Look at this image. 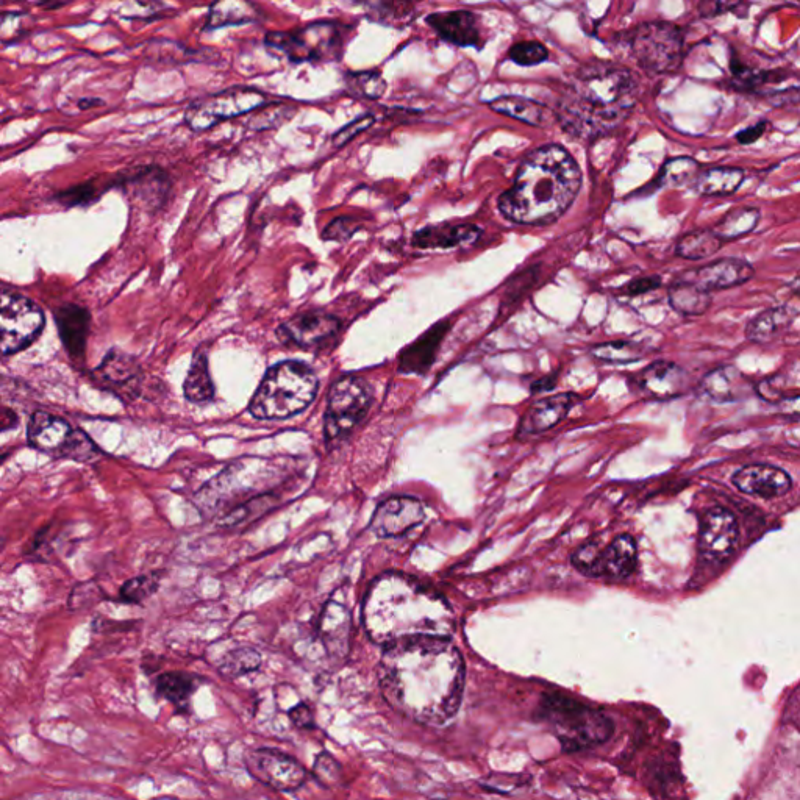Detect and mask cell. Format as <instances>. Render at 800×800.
<instances>
[{
    "instance_id": "60d3db41",
    "label": "cell",
    "mask_w": 800,
    "mask_h": 800,
    "mask_svg": "<svg viewBox=\"0 0 800 800\" xmlns=\"http://www.w3.org/2000/svg\"><path fill=\"white\" fill-rule=\"evenodd\" d=\"M261 666V655L252 647H240V649L230 650L229 654L222 658L219 665V672L224 677L236 679L241 675L250 674L257 671Z\"/></svg>"
},
{
    "instance_id": "816d5d0a",
    "label": "cell",
    "mask_w": 800,
    "mask_h": 800,
    "mask_svg": "<svg viewBox=\"0 0 800 800\" xmlns=\"http://www.w3.org/2000/svg\"><path fill=\"white\" fill-rule=\"evenodd\" d=\"M290 721L293 722L299 729H313L315 727V718H313V711L307 704H296L288 711Z\"/></svg>"
},
{
    "instance_id": "5b68a950",
    "label": "cell",
    "mask_w": 800,
    "mask_h": 800,
    "mask_svg": "<svg viewBox=\"0 0 800 800\" xmlns=\"http://www.w3.org/2000/svg\"><path fill=\"white\" fill-rule=\"evenodd\" d=\"M318 393V377L300 361H282L268 369L250 400L249 411L257 419L291 418L304 411Z\"/></svg>"
},
{
    "instance_id": "52a82bcc",
    "label": "cell",
    "mask_w": 800,
    "mask_h": 800,
    "mask_svg": "<svg viewBox=\"0 0 800 800\" xmlns=\"http://www.w3.org/2000/svg\"><path fill=\"white\" fill-rule=\"evenodd\" d=\"M629 44L633 58L649 74H669L682 66L685 33L672 22L652 21L638 25L630 33Z\"/></svg>"
},
{
    "instance_id": "ba28073f",
    "label": "cell",
    "mask_w": 800,
    "mask_h": 800,
    "mask_svg": "<svg viewBox=\"0 0 800 800\" xmlns=\"http://www.w3.org/2000/svg\"><path fill=\"white\" fill-rule=\"evenodd\" d=\"M372 404L371 386L360 377H343L332 386L325 411L324 432L327 443L344 440L368 415Z\"/></svg>"
},
{
    "instance_id": "d590c367",
    "label": "cell",
    "mask_w": 800,
    "mask_h": 800,
    "mask_svg": "<svg viewBox=\"0 0 800 800\" xmlns=\"http://www.w3.org/2000/svg\"><path fill=\"white\" fill-rule=\"evenodd\" d=\"M724 246L711 229H697L685 235L675 244V255L683 260L699 261L718 254Z\"/></svg>"
},
{
    "instance_id": "8fae6325",
    "label": "cell",
    "mask_w": 800,
    "mask_h": 800,
    "mask_svg": "<svg viewBox=\"0 0 800 800\" xmlns=\"http://www.w3.org/2000/svg\"><path fill=\"white\" fill-rule=\"evenodd\" d=\"M638 549L630 535L618 536L605 549L599 544L588 543L572 555V565L588 577H604L608 580H624L635 571Z\"/></svg>"
},
{
    "instance_id": "1f68e13d",
    "label": "cell",
    "mask_w": 800,
    "mask_h": 800,
    "mask_svg": "<svg viewBox=\"0 0 800 800\" xmlns=\"http://www.w3.org/2000/svg\"><path fill=\"white\" fill-rule=\"evenodd\" d=\"M490 107L500 115L518 119L525 124L544 127L552 119V111L536 100L518 96H504L491 102Z\"/></svg>"
},
{
    "instance_id": "8d00e7d4",
    "label": "cell",
    "mask_w": 800,
    "mask_h": 800,
    "mask_svg": "<svg viewBox=\"0 0 800 800\" xmlns=\"http://www.w3.org/2000/svg\"><path fill=\"white\" fill-rule=\"evenodd\" d=\"M183 391H185L186 399L194 404H204L215 396V385L211 382L208 360L204 352H197L194 355L190 372L186 375Z\"/></svg>"
},
{
    "instance_id": "8992f818",
    "label": "cell",
    "mask_w": 800,
    "mask_h": 800,
    "mask_svg": "<svg viewBox=\"0 0 800 800\" xmlns=\"http://www.w3.org/2000/svg\"><path fill=\"white\" fill-rule=\"evenodd\" d=\"M536 716L554 732L566 752L599 746L615 730L604 713L561 693L544 694Z\"/></svg>"
},
{
    "instance_id": "83f0119b",
    "label": "cell",
    "mask_w": 800,
    "mask_h": 800,
    "mask_svg": "<svg viewBox=\"0 0 800 800\" xmlns=\"http://www.w3.org/2000/svg\"><path fill=\"white\" fill-rule=\"evenodd\" d=\"M749 388L750 382L746 379V375L733 366L715 369L702 380L704 393L719 402L741 399L749 393Z\"/></svg>"
},
{
    "instance_id": "ac0fdd59",
    "label": "cell",
    "mask_w": 800,
    "mask_h": 800,
    "mask_svg": "<svg viewBox=\"0 0 800 800\" xmlns=\"http://www.w3.org/2000/svg\"><path fill=\"white\" fill-rule=\"evenodd\" d=\"M424 519V507L413 497H391L372 516L371 529L380 538H393L407 533Z\"/></svg>"
},
{
    "instance_id": "b9f144b4",
    "label": "cell",
    "mask_w": 800,
    "mask_h": 800,
    "mask_svg": "<svg viewBox=\"0 0 800 800\" xmlns=\"http://www.w3.org/2000/svg\"><path fill=\"white\" fill-rule=\"evenodd\" d=\"M347 90L363 99L377 100L385 94L386 82L379 72H350L346 77Z\"/></svg>"
},
{
    "instance_id": "30bf717a",
    "label": "cell",
    "mask_w": 800,
    "mask_h": 800,
    "mask_svg": "<svg viewBox=\"0 0 800 800\" xmlns=\"http://www.w3.org/2000/svg\"><path fill=\"white\" fill-rule=\"evenodd\" d=\"M29 441L35 449L57 457L88 461L97 455L93 441L79 429H72L65 419L36 411L29 422Z\"/></svg>"
},
{
    "instance_id": "6da1fadb",
    "label": "cell",
    "mask_w": 800,
    "mask_h": 800,
    "mask_svg": "<svg viewBox=\"0 0 800 800\" xmlns=\"http://www.w3.org/2000/svg\"><path fill=\"white\" fill-rule=\"evenodd\" d=\"M380 686L386 702L402 715L443 725L460 710L465 661L449 638L397 641L383 650Z\"/></svg>"
},
{
    "instance_id": "bcb514c9",
    "label": "cell",
    "mask_w": 800,
    "mask_h": 800,
    "mask_svg": "<svg viewBox=\"0 0 800 800\" xmlns=\"http://www.w3.org/2000/svg\"><path fill=\"white\" fill-rule=\"evenodd\" d=\"M313 775L321 785L332 786L340 782L341 779V766L332 755L327 752H322L316 758L315 768H313Z\"/></svg>"
},
{
    "instance_id": "d4e9b609",
    "label": "cell",
    "mask_w": 800,
    "mask_h": 800,
    "mask_svg": "<svg viewBox=\"0 0 800 800\" xmlns=\"http://www.w3.org/2000/svg\"><path fill=\"white\" fill-rule=\"evenodd\" d=\"M55 322L61 343L72 358L85 354L86 340L90 333L91 316L88 310L80 305L65 304L55 310Z\"/></svg>"
},
{
    "instance_id": "836d02e7",
    "label": "cell",
    "mask_w": 800,
    "mask_h": 800,
    "mask_svg": "<svg viewBox=\"0 0 800 800\" xmlns=\"http://www.w3.org/2000/svg\"><path fill=\"white\" fill-rule=\"evenodd\" d=\"M760 219L761 211L758 208H733L711 230L715 232L722 243H730V241L741 240L744 236L754 232Z\"/></svg>"
},
{
    "instance_id": "d6986e66",
    "label": "cell",
    "mask_w": 800,
    "mask_h": 800,
    "mask_svg": "<svg viewBox=\"0 0 800 800\" xmlns=\"http://www.w3.org/2000/svg\"><path fill=\"white\" fill-rule=\"evenodd\" d=\"M733 485L750 496L772 499L788 493L793 486L788 472L771 465H750L733 475Z\"/></svg>"
},
{
    "instance_id": "7dc6e473",
    "label": "cell",
    "mask_w": 800,
    "mask_h": 800,
    "mask_svg": "<svg viewBox=\"0 0 800 800\" xmlns=\"http://www.w3.org/2000/svg\"><path fill=\"white\" fill-rule=\"evenodd\" d=\"M360 225L354 218H338L327 225L322 236L327 241H344L349 240L350 236L354 235Z\"/></svg>"
},
{
    "instance_id": "7c38bea8",
    "label": "cell",
    "mask_w": 800,
    "mask_h": 800,
    "mask_svg": "<svg viewBox=\"0 0 800 800\" xmlns=\"http://www.w3.org/2000/svg\"><path fill=\"white\" fill-rule=\"evenodd\" d=\"M44 322L43 310L33 300L5 291L0 308L2 355L8 357L30 346L43 332Z\"/></svg>"
},
{
    "instance_id": "f35d334b",
    "label": "cell",
    "mask_w": 800,
    "mask_h": 800,
    "mask_svg": "<svg viewBox=\"0 0 800 800\" xmlns=\"http://www.w3.org/2000/svg\"><path fill=\"white\" fill-rule=\"evenodd\" d=\"M260 15L254 4L247 2H219L210 8L207 29H218L224 25L246 24Z\"/></svg>"
},
{
    "instance_id": "4316f807",
    "label": "cell",
    "mask_w": 800,
    "mask_h": 800,
    "mask_svg": "<svg viewBox=\"0 0 800 800\" xmlns=\"http://www.w3.org/2000/svg\"><path fill=\"white\" fill-rule=\"evenodd\" d=\"M449 330V322H440L433 329L411 344L400 355V371L408 374L425 372L435 361L436 352L440 349L441 341Z\"/></svg>"
},
{
    "instance_id": "4fadbf2b",
    "label": "cell",
    "mask_w": 800,
    "mask_h": 800,
    "mask_svg": "<svg viewBox=\"0 0 800 800\" xmlns=\"http://www.w3.org/2000/svg\"><path fill=\"white\" fill-rule=\"evenodd\" d=\"M266 96L250 88H230L197 100L185 113V121L194 132H204L221 121L246 115L263 107Z\"/></svg>"
},
{
    "instance_id": "e575fe53",
    "label": "cell",
    "mask_w": 800,
    "mask_h": 800,
    "mask_svg": "<svg viewBox=\"0 0 800 800\" xmlns=\"http://www.w3.org/2000/svg\"><path fill=\"white\" fill-rule=\"evenodd\" d=\"M197 686H199V677L188 674V672H166L157 680L158 694L174 704L177 710H188Z\"/></svg>"
},
{
    "instance_id": "74e56055",
    "label": "cell",
    "mask_w": 800,
    "mask_h": 800,
    "mask_svg": "<svg viewBox=\"0 0 800 800\" xmlns=\"http://www.w3.org/2000/svg\"><path fill=\"white\" fill-rule=\"evenodd\" d=\"M700 165L694 158L677 157L666 161L658 174V188H683L694 185L700 174Z\"/></svg>"
},
{
    "instance_id": "c3c4849f",
    "label": "cell",
    "mask_w": 800,
    "mask_h": 800,
    "mask_svg": "<svg viewBox=\"0 0 800 800\" xmlns=\"http://www.w3.org/2000/svg\"><path fill=\"white\" fill-rule=\"evenodd\" d=\"M374 121V116L366 115L363 116V118H358L357 121L350 122L349 125H346L344 129H341L340 132L333 136V146L341 147L349 143V141L354 140L355 136L369 129V127L374 124Z\"/></svg>"
},
{
    "instance_id": "f5cc1de1",
    "label": "cell",
    "mask_w": 800,
    "mask_h": 800,
    "mask_svg": "<svg viewBox=\"0 0 800 800\" xmlns=\"http://www.w3.org/2000/svg\"><path fill=\"white\" fill-rule=\"evenodd\" d=\"M740 7V2H702L699 4V15L704 18H716Z\"/></svg>"
},
{
    "instance_id": "6f0895ef",
    "label": "cell",
    "mask_w": 800,
    "mask_h": 800,
    "mask_svg": "<svg viewBox=\"0 0 800 800\" xmlns=\"http://www.w3.org/2000/svg\"><path fill=\"white\" fill-rule=\"evenodd\" d=\"M791 288H793L794 293L800 297V277H797V279L791 283Z\"/></svg>"
},
{
    "instance_id": "f907efd6",
    "label": "cell",
    "mask_w": 800,
    "mask_h": 800,
    "mask_svg": "<svg viewBox=\"0 0 800 800\" xmlns=\"http://www.w3.org/2000/svg\"><path fill=\"white\" fill-rule=\"evenodd\" d=\"M661 280L660 275H650V277H641V279L633 280L629 285H625L624 293L629 296H641V294L650 293V291L658 290L660 288Z\"/></svg>"
},
{
    "instance_id": "9a60e30c",
    "label": "cell",
    "mask_w": 800,
    "mask_h": 800,
    "mask_svg": "<svg viewBox=\"0 0 800 800\" xmlns=\"http://www.w3.org/2000/svg\"><path fill=\"white\" fill-rule=\"evenodd\" d=\"M341 322L324 311H307L288 319L277 330L280 341L302 349L324 346L340 332Z\"/></svg>"
},
{
    "instance_id": "4dcf8cb0",
    "label": "cell",
    "mask_w": 800,
    "mask_h": 800,
    "mask_svg": "<svg viewBox=\"0 0 800 800\" xmlns=\"http://www.w3.org/2000/svg\"><path fill=\"white\" fill-rule=\"evenodd\" d=\"M746 180V172L741 168L718 166L702 171L694 182V191L704 197H722L735 194Z\"/></svg>"
},
{
    "instance_id": "44dd1931",
    "label": "cell",
    "mask_w": 800,
    "mask_h": 800,
    "mask_svg": "<svg viewBox=\"0 0 800 800\" xmlns=\"http://www.w3.org/2000/svg\"><path fill=\"white\" fill-rule=\"evenodd\" d=\"M427 24L435 30L443 40L460 47H480L479 18L472 11H440L427 16Z\"/></svg>"
},
{
    "instance_id": "f1b7e54d",
    "label": "cell",
    "mask_w": 800,
    "mask_h": 800,
    "mask_svg": "<svg viewBox=\"0 0 800 800\" xmlns=\"http://www.w3.org/2000/svg\"><path fill=\"white\" fill-rule=\"evenodd\" d=\"M796 316L797 311L790 307L769 308L747 324L746 338L758 344L774 341L777 336L790 329Z\"/></svg>"
},
{
    "instance_id": "ee69618b",
    "label": "cell",
    "mask_w": 800,
    "mask_h": 800,
    "mask_svg": "<svg viewBox=\"0 0 800 800\" xmlns=\"http://www.w3.org/2000/svg\"><path fill=\"white\" fill-rule=\"evenodd\" d=\"M508 58L519 66H538L549 58V50L538 41H521L511 47Z\"/></svg>"
},
{
    "instance_id": "2e32d148",
    "label": "cell",
    "mask_w": 800,
    "mask_h": 800,
    "mask_svg": "<svg viewBox=\"0 0 800 800\" xmlns=\"http://www.w3.org/2000/svg\"><path fill=\"white\" fill-rule=\"evenodd\" d=\"M754 277L755 268L749 261L733 257L721 258L708 265L688 269L679 275L680 280L693 283L699 290L710 294L713 291L730 290L735 286L744 285Z\"/></svg>"
},
{
    "instance_id": "f6af8a7d",
    "label": "cell",
    "mask_w": 800,
    "mask_h": 800,
    "mask_svg": "<svg viewBox=\"0 0 800 800\" xmlns=\"http://www.w3.org/2000/svg\"><path fill=\"white\" fill-rule=\"evenodd\" d=\"M158 588V580L154 575H141L129 580L121 588V597L129 604H140L152 596Z\"/></svg>"
},
{
    "instance_id": "7402d4cb",
    "label": "cell",
    "mask_w": 800,
    "mask_h": 800,
    "mask_svg": "<svg viewBox=\"0 0 800 800\" xmlns=\"http://www.w3.org/2000/svg\"><path fill=\"white\" fill-rule=\"evenodd\" d=\"M686 383H688L686 372L669 361L652 363L638 377L641 390L654 399L679 396L685 391Z\"/></svg>"
},
{
    "instance_id": "cb8c5ba5",
    "label": "cell",
    "mask_w": 800,
    "mask_h": 800,
    "mask_svg": "<svg viewBox=\"0 0 800 800\" xmlns=\"http://www.w3.org/2000/svg\"><path fill=\"white\" fill-rule=\"evenodd\" d=\"M482 235L474 224L429 225L413 235V246L419 249H455L469 246Z\"/></svg>"
},
{
    "instance_id": "ffe728a7",
    "label": "cell",
    "mask_w": 800,
    "mask_h": 800,
    "mask_svg": "<svg viewBox=\"0 0 800 800\" xmlns=\"http://www.w3.org/2000/svg\"><path fill=\"white\" fill-rule=\"evenodd\" d=\"M94 375L100 385L107 386L108 390L115 391L125 400L129 399V396H135L138 391L140 366L135 358L115 349L108 352Z\"/></svg>"
},
{
    "instance_id": "5bb4252c",
    "label": "cell",
    "mask_w": 800,
    "mask_h": 800,
    "mask_svg": "<svg viewBox=\"0 0 800 800\" xmlns=\"http://www.w3.org/2000/svg\"><path fill=\"white\" fill-rule=\"evenodd\" d=\"M244 766L249 774L272 790H299L307 782V769L296 758L285 754L282 750L261 747L247 750L244 755Z\"/></svg>"
},
{
    "instance_id": "9f6ffc18",
    "label": "cell",
    "mask_w": 800,
    "mask_h": 800,
    "mask_svg": "<svg viewBox=\"0 0 800 800\" xmlns=\"http://www.w3.org/2000/svg\"><path fill=\"white\" fill-rule=\"evenodd\" d=\"M785 410L790 415H800V396L796 397V399L788 400Z\"/></svg>"
},
{
    "instance_id": "11a10c76",
    "label": "cell",
    "mask_w": 800,
    "mask_h": 800,
    "mask_svg": "<svg viewBox=\"0 0 800 800\" xmlns=\"http://www.w3.org/2000/svg\"><path fill=\"white\" fill-rule=\"evenodd\" d=\"M18 422V416L13 413V411L8 410V408H4L2 410V430L10 429L11 425L16 424Z\"/></svg>"
},
{
    "instance_id": "3957f363",
    "label": "cell",
    "mask_w": 800,
    "mask_h": 800,
    "mask_svg": "<svg viewBox=\"0 0 800 800\" xmlns=\"http://www.w3.org/2000/svg\"><path fill=\"white\" fill-rule=\"evenodd\" d=\"M580 188L577 161L565 147L549 144L525 157L515 183L499 197V210L516 224H550L565 215Z\"/></svg>"
},
{
    "instance_id": "484cf974",
    "label": "cell",
    "mask_w": 800,
    "mask_h": 800,
    "mask_svg": "<svg viewBox=\"0 0 800 800\" xmlns=\"http://www.w3.org/2000/svg\"><path fill=\"white\" fill-rule=\"evenodd\" d=\"M319 635L325 650L333 658H344L349 652L350 616L343 605L330 602L324 608Z\"/></svg>"
},
{
    "instance_id": "7bdbcfd3",
    "label": "cell",
    "mask_w": 800,
    "mask_h": 800,
    "mask_svg": "<svg viewBox=\"0 0 800 800\" xmlns=\"http://www.w3.org/2000/svg\"><path fill=\"white\" fill-rule=\"evenodd\" d=\"M593 355L599 360L610 363H630L643 358L644 350L643 347L630 341H615L594 347Z\"/></svg>"
},
{
    "instance_id": "e0dca14e",
    "label": "cell",
    "mask_w": 800,
    "mask_h": 800,
    "mask_svg": "<svg viewBox=\"0 0 800 800\" xmlns=\"http://www.w3.org/2000/svg\"><path fill=\"white\" fill-rule=\"evenodd\" d=\"M738 541L735 516L724 508H711L700 521V554L710 561H722L732 554Z\"/></svg>"
},
{
    "instance_id": "277c9868",
    "label": "cell",
    "mask_w": 800,
    "mask_h": 800,
    "mask_svg": "<svg viewBox=\"0 0 800 800\" xmlns=\"http://www.w3.org/2000/svg\"><path fill=\"white\" fill-rule=\"evenodd\" d=\"M638 83L632 72L611 63H591L575 72L558 105L566 132L596 140L618 129L636 104Z\"/></svg>"
},
{
    "instance_id": "d6a6232c",
    "label": "cell",
    "mask_w": 800,
    "mask_h": 800,
    "mask_svg": "<svg viewBox=\"0 0 800 800\" xmlns=\"http://www.w3.org/2000/svg\"><path fill=\"white\" fill-rule=\"evenodd\" d=\"M668 297L671 307L685 316L705 315L713 305L710 293L699 290L693 283L680 280L679 277L669 286Z\"/></svg>"
},
{
    "instance_id": "681fc988",
    "label": "cell",
    "mask_w": 800,
    "mask_h": 800,
    "mask_svg": "<svg viewBox=\"0 0 800 800\" xmlns=\"http://www.w3.org/2000/svg\"><path fill=\"white\" fill-rule=\"evenodd\" d=\"M97 188L99 186L94 185V183H85V185L75 186V188L66 191V193H61L58 199L63 204L68 205L86 204V202L96 199Z\"/></svg>"
},
{
    "instance_id": "db71d44e",
    "label": "cell",
    "mask_w": 800,
    "mask_h": 800,
    "mask_svg": "<svg viewBox=\"0 0 800 800\" xmlns=\"http://www.w3.org/2000/svg\"><path fill=\"white\" fill-rule=\"evenodd\" d=\"M768 127V121L757 122V124L750 125V127H747V129L736 133L735 140L740 144H744V146H747V144L757 143L761 136L765 135Z\"/></svg>"
},
{
    "instance_id": "7a4b0ae2",
    "label": "cell",
    "mask_w": 800,
    "mask_h": 800,
    "mask_svg": "<svg viewBox=\"0 0 800 800\" xmlns=\"http://www.w3.org/2000/svg\"><path fill=\"white\" fill-rule=\"evenodd\" d=\"M363 624L374 643L433 636L449 638L455 615L446 600L410 575L388 572L369 586L363 602Z\"/></svg>"
},
{
    "instance_id": "ab89813d",
    "label": "cell",
    "mask_w": 800,
    "mask_h": 800,
    "mask_svg": "<svg viewBox=\"0 0 800 800\" xmlns=\"http://www.w3.org/2000/svg\"><path fill=\"white\" fill-rule=\"evenodd\" d=\"M733 85L736 90L757 91L763 86L774 85L785 80L788 75L780 71H755L743 65L740 60L732 61Z\"/></svg>"
},
{
    "instance_id": "f546056e",
    "label": "cell",
    "mask_w": 800,
    "mask_h": 800,
    "mask_svg": "<svg viewBox=\"0 0 800 800\" xmlns=\"http://www.w3.org/2000/svg\"><path fill=\"white\" fill-rule=\"evenodd\" d=\"M122 185L133 197L147 205H160L165 199L169 185L165 172L154 168L136 169L135 174L122 177Z\"/></svg>"
},
{
    "instance_id": "603a6c76",
    "label": "cell",
    "mask_w": 800,
    "mask_h": 800,
    "mask_svg": "<svg viewBox=\"0 0 800 800\" xmlns=\"http://www.w3.org/2000/svg\"><path fill=\"white\" fill-rule=\"evenodd\" d=\"M574 402L575 397L568 393L538 400L522 418L519 435H536V433L547 432L566 418Z\"/></svg>"
},
{
    "instance_id": "9c48e42d",
    "label": "cell",
    "mask_w": 800,
    "mask_h": 800,
    "mask_svg": "<svg viewBox=\"0 0 800 800\" xmlns=\"http://www.w3.org/2000/svg\"><path fill=\"white\" fill-rule=\"evenodd\" d=\"M340 27L330 22L310 24L294 32H272L266 44L283 52L291 61L332 60L341 49Z\"/></svg>"
}]
</instances>
